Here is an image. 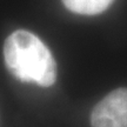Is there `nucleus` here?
Instances as JSON below:
<instances>
[{
  "label": "nucleus",
  "instance_id": "obj_1",
  "mask_svg": "<svg viewBox=\"0 0 127 127\" xmlns=\"http://www.w3.org/2000/svg\"><path fill=\"white\" fill-rule=\"evenodd\" d=\"M6 67L18 80L50 87L57 80V64L48 47L33 33L14 31L4 44Z\"/></svg>",
  "mask_w": 127,
  "mask_h": 127
},
{
  "label": "nucleus",
  "instance_id": "obj_2",
  "mask_svg": "<svg viewBox=\"0 0 127 127\" xmlns=\"http://www.w3.org/2000/svg\"><path fill=\"white\" fill-rule=\"evenodd\" d=\"M92 127H127V88L112 91L95 105L91 113Z\"/></svg>",
  "mask_w": 127,
  "mask_h": 127
},
{
  "label": "nucleus",
  "instance_id": "obj_3",
  "mask_svg": "<svg viewBox=\"0 0 127 127\" xmlns=\"http://www.w3.org/2000/svg\"><path fill=\"white\" fill-rule=\"evenodd\" d=\"M71 12L82 15H95L102 13L114 0H61Z\"/></svg>",
  "mask_w": 127,
  "mask_h": 127
}]
</instances>
